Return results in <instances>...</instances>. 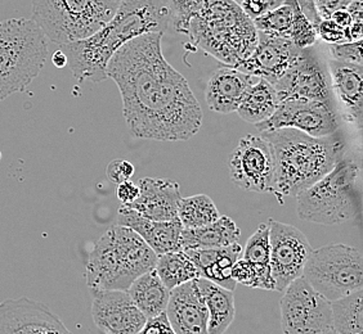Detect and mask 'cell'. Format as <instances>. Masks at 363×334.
I'll list each match as a JSON object with an SVG mask.
<instances>
[{
	"label": "cell",
	"mask_w": 363,
	"mask_h": 334,
	"mask_svg": "<svg viewBox=\"0 0 363 334\" xmlns=\"http://www.w3.org/2000/svg\"><path fill=\"white\" fill-rule=\"evenodd\" d=\"M230 175L238 188L246 192L272 193L274 161L272 151L264 138L245 135L230 154Z\"/></svg>",
	"instance_id": "obj_13"
},
{
	"label": "cell",
	"mask_w": 363,
	"mask_h": 334,
	"mask_svg": "<svg viewBox=\"0 0 363 334\" xmlns=\"http://www.w3.org/2000/svg\"><path fill=\"white\" fill-rule=\"evenodd\" d=\"M235 1H236L238 4H241V1H242V0H235Z\"/></svg>",
	"instance_id": "obj_46"
},
{
	"label": "cell",
	"mask_w": 363,
	"mask_h": 334,
	"mask_svg": "<svg viewBox=\"0 0 363 334\" xmlns=\"http://www.w3.org/2000/svg\"><path fill=\"white\" fill-rule=\"evenodd\" d=\"M242 258L258 267L267 275H272L271 272V244H269V225L260 224L258 229L249 238L246 247L242 250Z\"/></svg>",
	"instance_id": "obj_32"
},
{
	"label": "cell",
	"mask_w": 363,
	"mask_h": 334,
	"mask_svg": "<svg viewBox=\"0 0 363 334\" xmlns=\"http://www.w3.org/2000/svg\"><path fill=\"white\" fill-rule=\"evenodd\" d=\"M164 33H148L123 44L111 57L107 77L119 86L132 137L186 142L203 125V110L186 77L162 54Z\"/></svg>",
	"instance_id": "obj_1"
},
{
	"label": "cell",
	"mask_w": 363,
	"mask_h": 334,
	"mask_svg": "<svg viewBox=\"0 0 363 334\" xmlns=\"http://www.w3.org/2000/svg\"><path fill=\"white\" fill-rule=\"evenodd\" d=\"M281 299V323L287 334H335L331 301L303 277L293 280Z\"/></svg>",
	"instance_id": "obj_10"
},
{
	"label": "cell",
	"mask_w": 363,
	"mask_h": 334,
	"mask_svg": "<svg viewBox=\"0 0 363 334\" xmlns=\"http://www.w3.org/2000/svg\"><path fill=\"white\" fill-rule=\"evenodd\" d=\"M126 292L147 319L165 311L170 297V289L155 269L135 279Z\"/></svg>",
	"instance_id": "obj_26"
},
{
	"label": "cell",
	"mask_w": 363,
	"mask_h": 334,
	"mask_svg": "<svg viewBox=\"0 0 363 334\" xmlns=\"http://www.w3.org/2000/svg\"><path fill=\"white\" fill-rule=\"evenodd\" d=\"M273 86L279 102L307 99L335 105L328 61L315 45L301 49L291 66Z\"/></svg>",
	"instance_id": "obj_11"
},
{
	"label": "cell",
	"mask_w": 363,
	"mask_h": 334,
	"mask_svg": "<svg viewBox=\"0 0 363 334\" xmlns=\"http://www.w3.org/2000/svg\"><path fill=\"white\" fill-rule=\"evenodd\" d=\"M169 26L167 0H123L105 26L61 49L77 80L101 83L108 79V62L123 44L148 33H164Z\"/></svg>",
	"instance_id": "obj_2"
},
{
	"label": "cell",
	"mask_w": 363,
	"mask_h": 334,
	"mask_svg": "<svg viewBox=\"0 0 363 334\" xmlns=\"http://www.w3.org/2000/svg\"><path fill=\"white\" fill-rule=\"evenodd\" d=\"M242 246L236 243L218 248H183L195 264L200 278H205L230 291L236 289V280L232 278V266L242 255Z\"/></svg>",
	"instance_id": "obj_23"
},
{
	"label": "cell",
	"mask_w": 363,
	"mask_h": 334,
	"mask_svg": "<svg viewBox=\"0 0 363 334\" xmlns=\"http://www.w3.org/2000/svg\"><path fill=\"white\" fill-rule=\"evenodd\" d=\"M299 53L301 48L290 39L258 31V42L252 54L233 67L245 74L264 79L273 85L286 72Z\"/></svg>",
	"instance_id": "obj_17"
},
{
	"label": "cell",
	"mask_w": 363,
	"mask_h": 334,
	"mask_svg": "<svg viewBox=\"0 0 363 334\" xmlns=\"http://www.w3.org/2000/svg\"><path fill=\"white\" fill-rule=\"evenodd\" d=\"M241 231L228 216H219L216 221L200 228L182 230L183 248H218L236 243Z\"/></svg>",
	"instance_id": "obj_24"
},
{
	"label": "cell",
	"mask_w": 363,
	"mask_h": 334,
	"mask_svg": "<svg viewBox=\"0 0 363 334\" xmlns=\"http://www.w3.org/2000/svg\"><path fill=\"white\" fill-rule=\"evenodd\" d=\"M298 6L301 8V13L306 16L308 21L311 22L315 28L322 21L320 14L317 12L315 0H296Z\"/></svg>",
	"instance_id": "obj_43"
},
{
	"label": "cell",
	"mask_w": 363,
	"mask_h": 334,
	"mask_svg": "<svg viewBox=\"0 0 363 334\" xmlns=\"http://www.w3.org/2000/svg\"><path fill=\"white\" fill-rule=\"evenodd\" d=\"M208 0H167L170 13V26L177 33L187 34L189 21Z\"/></svg>",
	"instance_id": "obj_34"
},
{
	"label": "cell",
	"mask_w": 363,
	"mask_h": 334,
	"mask_svg": "<svg viewBox=\"0 0 363 334\" xmlns=\"http://www.w3.org/2000/svg\"><path fill=\"white\" fill-rule=\"evenodd\" d=\"M285 0H242L241 8L252 20L284 4Z\"/></svg>",
	"instance_id": "obj_38"
},
{
	"label": "cell",
	"mask_w": 363,
	"mask_h": 334,
	"mask_svg": "<svg viewBox=\"0 0 363 334\" xmlns=\"http://www.w3.org/2000/svg\"><path fill=\"white\" fill-rule=\"evenodd\" d=\"M134 173H135V167L133 163L123 159L111 161L106 167L107 179L115 185H118L123 181L130 180Z\"/></svg>",
	"instance_id": "obj_37"
},
{
	"label": "cell",
	"mask_w": 363,
	"mask_h": 334,
	"mask_svg": "<svg viewBox=\"0 0 363 334\" xmlns=\"http://www.w3.org/2000/svg\"><path fill=\"white\" fill-rule=\"evenodd\" d=\"M52 63L56 66L57 69H63L67 66V56L65 54L62 49H58L53 53Z\"/></svg>",
	"instance_id": "obj_45"
},
{
	"label": "cell",
	"mask_w": 363,
	"mask_h": 334,
	"mask_svg": "<svg viewBox=\"0 0 363 334\" xmlns=\"http://www.w3.org/2000/svg\"><path fill=\"white\" fill-rule=\"evenodd\" d=\"M279 103L277 93L272 84L259 77L257 83L245 91L236 112L246 122L255 125L271 117Z\"/></svg>",
	"instance_id": "obj_27"
},
{
	"label": "cell",
	"mask_w": 363,
	"mask_h": 334,
	"mask_svg": "<svg viewBox=\"0 0 363 334\" xmlns=\"http://www.w3.org/2000/svg\"><path fill=\"white\" fill-rule=\"evenodd\" d=\"M335 334L363 333V289L331 301Z\"/></svg>",
	"instance_id": "obj_28"
},
{
	"label": "cell",
	"mask_w": 363,
	"mask_h": 334,
	"mask_svg": "<svg viewBox=\"0 0 363 334\" xmlns=\"http://www.w3.org/2000/svg\"><path fill=\"white\" fill-rule=\"evenodd\" d=\"M290 40L301 49L312 47L317 42L315 28L311 22L308 21L306 16L301 13V8L298 6L296 0L294 4L293 28H291Z\"/></svg>",
	"instance_id": "obj_35"
},
{
	"label": "cell",
	"mask_w": 363,
	"mask_h": 334,
	"mask_svg": "<svg viewBox=\"0 0 363 334\" xmlns=\"http://www.w3.org/2000/svg\"><path fill=\"white\" fill-rule=\"evenodd\" d=\"M155 270L169 289L192 279L200 278L197 267L183 250H170L159 255Z\"/></svg>",
	"instance_id": "obj_29"
},
{
	"label": "cell",
	"mask_w": 363,
	"mask_h": 334,
	"mask_svg": "<svg viewBox=\"0 0 363 334\" xmlns=\"http://www.w3.org/2000/svg\"><path fill=\"white\" fill-rule=\"evenodd\" d=\"M47 57L48 40L33 20L0 22V100L25 91L40 74Z\"/></svg>",
	"instance_id": "obj_7"
},
{
	"label": "cell",
	"mask_w": 363,
	"mask_h": 334,
	"mask_svg": "<svg viewBox=\"0 0 363 334\" xmlns=\"http://www.w3.org/2000/svg\"><path fill=\"white\" fill-rule=\"evenodd\" d=\"M115 0H33V20L57 45L85 39L110 21Z\"/></svg>",
	"instance_id": "obj_8"
},
{
	"label": "cell",
	"mask_w": 363,
	"mask_h": 334,
	"mask_svg": "<svg viewBox=\"0 0 363 334\" xmlns=\"http://www.w3.org/2000/svg\"><path fill=\"white\" fill-rule=\"evenodd\" d=\"M317 36H320L323 42L328 44L333 42H344L345 40V33L344 28H340L339 25H336L333 20H322L318 26L315 28Z\"/></svg>",
	"instance_id": "obj_39"
},
{
	"label": "cell",
	"mask_w": 363,
	"mask_h": 334,
	"mask_svg": "<svg viewBox=\"0 0 363 334\" xmlns=\"http://www.w3.org/2000/svg\"><path fill=\"white\" fill-rule=\"evenodd\" d=\"M294 4L295 0H285L279 7L254 18L252 22L255 28L268 35L290 39L293 28Z\"/></svg>",
	"instance_id": "obj_31"
},
{
	"label": "cell",
	"mask_w": 363,
	"mask_h": 334,
	"mask_svg": "<svg viewBox=\"0 0 363 334\" xmlns=\"http://www.w3.org/2000/svg\"><path fill=\"white\" fill-rule=\"evenodd\" d=\"M352 1L353 0H315L317 12L322 20H328L336 11L347 9Z\"/></svg>",
	"instance_id": "obj_41"
},
{
	"label": "cell",
	"mask_w": 363,
	"mask_h": 334,
	"mask_svg": "<svg viewBox=\"0 0 363 334\" xmlns=\"http://www.w3.org/2000/svg\"><path fill=\"white\" fill-rule=\"evenodd\" d=\"M274 161L272 193L279 203L320 180L345 156L347 144L339 132L312 137L293 127L260 132Z\"/></svg>",
	"instance_id": "obj_3"
},
{
	"label": "cell",
	"mask_w": 363,
	"mask_h": 334,
	"mask_svg": "<svg viewBox=\"0 0 363 334\" xmlns=\"http://www.w3.org/2000/svg\"><path fill=\"white\" fill-rule=\"evenodd\" d=\"M209 313L208 334H223L235 319L233 291L218 286L208 279H197Z\"/></svg>",
	"instance_id": "obj_25"
},
{
	"label": "cell",
	"mask_w": 363,
	"mask_h": 334,
	"mask_svg": "<svg viewBox=\"0 0 363 334\" xmlns=\"http://www.w3.org/2000/svg\"><path fill=\"white\" fill-rule=\"evenodd\" d=\"M140 195V187L130 180L123 181L118 184L116 195L121 205H129Z\"/></svg>",
	"instance_id": "obj_42"
},
{
	"label": "cell",
	"mask_w": 363,
	"mask_h": 334,
	"mask_svg": "<svg viewBox=\"0 0 363 334\" xmlns=\"http://www.w3.org/2000/svg\"><path fill=\"white\" fill-rule=\"evenodd\" d=\"M199 279V278H197ZM197 279L170 289L167 313L177 334H208L209 313Z\"/></svg>",
	"instance_id": "obj_18"
},
{
	"label": "cell",
	"mask_w": 363,
	"mask_h": 334,
	"mask_svg": "<svg viewBox=\"0 0 363 334\" xmlns=\"http://www.w3.org/2000/svg\"><path fill=\"white\" fill-rule=\"evenodd\" d=\"M91 316L106 334L140 333L147 318L126 291L91 289Z\"/></svg>",
	"instance_id": "obj_15"
},
{
	"label": "cell",
	"mask_w": 363,
	"mask_h": 334,
	"mask_svg": "<svg viewBox=\"0 0 363 334\" xmlns=\"http://www.w3.org/2000/svg\"><path fill=\"white\" fill-rule=\"evenodd\" d=\"M69 333L44 304L28 297L0 302V334Z\"/></svg>",
	"instance_id": "obj_16"
},
{
	"label": "cell",
	"mask_w": 363,
	"mask_h": 334,
	"mask_svg": "<svg viewBox=\"0 0 363 334\" xmlns=\"http://www.w3.org/2000/svg\"><path fill=\"white\" fill-rule=\"evenodd\" d=\"M271 272L274 291L284 292L287 286L303 275L312 246L301 230L290 224L269 220Z\"/></svg>",
	"instance_id": "obj_14"
},
{
	"label": "cell",
	"mask_w": 363,
	"mask_h": 334,
	"mask_svg": "<svg viewBox=\"0 0 363 334\" xmlns=\"http://www.w3.org/2000/svg\"><path fill=\"white\" fill-rule=\"evenodd\" d=\"M359 165L344 156L328 174L296 195V211L301 220L336 225L354 220L361 214L358 189Z\"/></svg>",
	"instance_id": "obj_6"
},
{
	"label": "cell",
	"mask_w": 363,
	"mask_h": 334,
	"mask_svg": "<svg viewBox=\"0 0 363 334\" xmlns=\"http://www.w3.org/2000/svg\"><path fill=\"white\" fill-rule=\"evenodd\" d=\"M138 187L140 195L133 202L125 206L145 217L157 221L178 219V206L182 195L181 187L177 181L143 178L140 179Z\"/></svg>",
	"instance_id": "obj_20"
},
{
	"label": "cell",
	"mask_w": 363,
	"mask_h": 334,
	"mask_svg": "<svg viewBox=\"0 0 363 334\" xmlns=\"http://www.w3.org/2000/svg\"><path fill=\"white\" fill-rule=\"evenodd\" d=\"M330 20H333L336 25H339L345 31L347 28H350V23L353 21V17H352V14L350 13L348 9H340V11H336V12L331 14Z\"/></svg>",
	"instance_id": "obj_44"
},
{
	"label": "cell",
	"mask_w": 363,
	"mask_h": 334,
	"mask_svg": "<svg viewBox=\"0 0 363 334\" xmlns=\"http://www.w3.org/2000/svg\"><path fill=\"white\" fill-rule=\"evenodd\" d=\"M330 59L362 64V40L328 44Z\"/></svg>",
	"instance_id": "obj_36"
},
{
	"label": "cell",
	"mask_w": 363,
	"mask_h": 334,
	"mask_svg": "<svg viewBox=\"0 0 363 334\" xmlns=\"http://www.w3.org/2000/svg\"><path fill=\"white\" fill-rule=\"evenodd\" d=\"M230 275L236 280V283L240 284H244L250 288L274 291V280L272 275H267L264 272H260L258 267H255L244 258H238V261L233 264Z\"/></svg>",
	"instance_id": "obj_33"
},
{
	"label": "cell",
	"mask_w": 363,
	"mask_h": 334,
	"mask_svg": "<svg viewBox=\"0 0 363 334\" xmlns=\"http://www.w3.org/2000/svg\"><path fill=\"white\" fill-rule=\"evenodd\" d=\"M196 48L235 66L252 54L258 30L235 0H208L189 21L187 34Z\"/></svg>",
	"instance_id": "obj_4"
},
{
	"label": "cell",
	"mask_w": 363,
	"mask_h": 334,
	"mask_svg": "<svg viewBox=\"0 0 363 334\" xmlns=\"http://www.w3.org/2000/svg\"><path fill=\"white\" fill-rule=\"evenodd\" d=\"M116 224L133 229L154 250L157 256L170 250H182L183 225L179 219L157 221L140 215L125 205H121Z\"/></svg>",
	"instance_id": "obj_21"
},
{
	"label": "cell",
	"mask_w": 363,
	"mask_h": 334,
	"mask_svg": "<svg viewBox=\"0 0 363 334\" xmlns=\"http://www.w3.org/2000/svg\"><path fill=\"white\" fill-rule=\"evenodd\" d=\"M258 80L259 77L241 72L233 66L218 69L208 83L206 103L211 111L218 113L236 112L245 91Z\"/></svg>",
	"instance_id": "obj_22"
},
{
	"label": "cell",
	"mask_w": 363,
	"mask_h": 334,
	"mask_svg": "<svg viewBox=\"0 0 363 334\" xmlns=\"http://www.w3.org/2000/svg\"><path fill=\"white\" fill-rule=\"evenodd\" d=\"M303 278L328 301L363 288L362 253L347 244H330L312 250Z\"/></svg>",
	"instance_id": "obj_9"
},
{
	"label": "cell",
	"mask_w": 363,
	"mask_h": 334,
	"mask_svg": "<svg viewBox=\"0 0 363 334\" xmlns=\"http://www.w3.org/2000/svg\"><path fill=\"white\" fill-rule=\"evenodd\" d=\"M255 126L260 132L293 127L312 137H326L339 132L340 115L334 103L290 99L279 102L272 116Z\"/></svg>",
	"instance_id": "obj_12"
},
{
	"label": "cell",
	"mask_w": 363,
	"mask_h": 334,
	"mask_svg": "<svg viewBox=\"0 0 363 334\" xmlns=\"http://www.w3.org/2000/svg\"><path fill=\"white\" fill-rule=\"evenodd\" d=\"M328 66L336 110L342 119L361 126L363 116L362 64L330 59Z\"/></svg>",
	"instance_id": "obj_19"
},
{
	"label": "cell",
	"mask_w": 363,
	"mask_h": 334,
	"mask_svg": "<svg viewBox=\"0 0 363 334\" xmlns=\"http://www.w3.org/2000/svg\"><path fill=\"white\" fill-rule=\"evenodd\" d=\"M219 217L217 206L209 195H197L181 198L178 206V219L184 229L200 228L216 221Z\"/></svg>",
	"instance_id": "obj_30"
},
{
	"label": "cell",
	"mask_w": 363,
	"mask_h": 334,
	"mask_svg": "<svg viewBox=\"0 0 363 334\" xmlns=\"http://www.w3.org/2000/svg\"><path fill=\"white\" fill-rule=\"evenodd\" d=\"M0 160H1V152H0Z\"/></svg>",
	"instance_id": "obj_47"
},
{
	"label": "cell",
	"mask_w": 363,
	"mask_h": 334,
	"mask_svg": "<svg viewBox=\"0 0 363 334\" xmlns=\"http://www.w3.org/2000/svg\"><path fill=\"white\" fill-rule=\"evenodd\" d=\"M156 263L157 255L133 229L116 224L94 243L85 267L86 284L91 291H128Z\"/></svg>",
	"instance_id": "obj_5"
},
{
	"label": "cell",
	"mask_w": 363,
	"mask_h": 334,
	"mask_svg": "<svg viewBox=\"0 0 363 334\" xmlns=\"http://www.w3.org/2000/svg\"><path fill=\"white\" fill-rule=\"evenodd\" d=\"M140 333L143 334H173V327L169 321L168 313L167 311H161L160 313L155 315L152 318H148L145 326L142 328Z\"/></svg>",
	"instance_id": "obj_40"
}]
</instances>
